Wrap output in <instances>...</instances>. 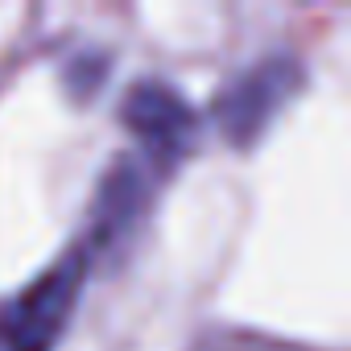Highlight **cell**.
<instances>
[{
  "label": "cell",
  "mask_w": 351,
  "mask_h": 351,
  "mask_svg": "<svg viewBox=\"0 0 351 351\" xmlns=\"http://www.w3.org/2000/svg\"><path fill=\"white\" fill-rule=\"evenodd\" d=\"M87 265L91 256L83 248H71L58 265H50L17 298L0 306V351H54L75 314Z\"/></svg>",
  "instance_id": "cell-1"
},
{
  "label": "cell",
  "mask_w": 351,
  "mask_h": 351,
  "mask_svg": "<svg viewBox=\"0 0 351 351\" xmlns=\"http://www.w3.org/2000/svg\"><path fill=\"white\" fill-rule=\"evenodd\" d=\"M145 199H149L145 169H136V161H116L108 182L99 186L95 215H91V236H87L83 252L95 256L99 248H116V240L136 228V219L145 211Z\"/></svg>",
  "instance_id": "cell-4"
},
{
  "label": "cell",
  "mask_w": 351,
  "mask_h": 351,
  "mask_svg": "<svg viewBox=\"0 0 351 351\" xmlns=\"http://www.w3.org/2000/svg\"><path fill=\"white\" fill-rule=\"evenodd\" d=\"M298 83H302V75L285 58H269V62L252 66L248 75H240L215 104V116H219V128L228 132V141L252 145L273 124V116L285 108V99L298 91Z\"/></svg>",
  "instance_id": "cell-3"
},
{
  "label": "cell",
  "mask_w": 351,
  "mask_h": 351,
  "mask_svg": "<svg viewBox=\"0 0 351 351\" xmlns=\"http://www.w3.org/2000/svg\"><path fill=\"white\" fill-rule=\"evenodd\" d=\"M124 124L136 132L153 165H173L195 149V136H199V120L186 108V99L157 79H141L124 95Z\"/></svg>",
  "instance_id": "cell-2"
}]
</instances>
